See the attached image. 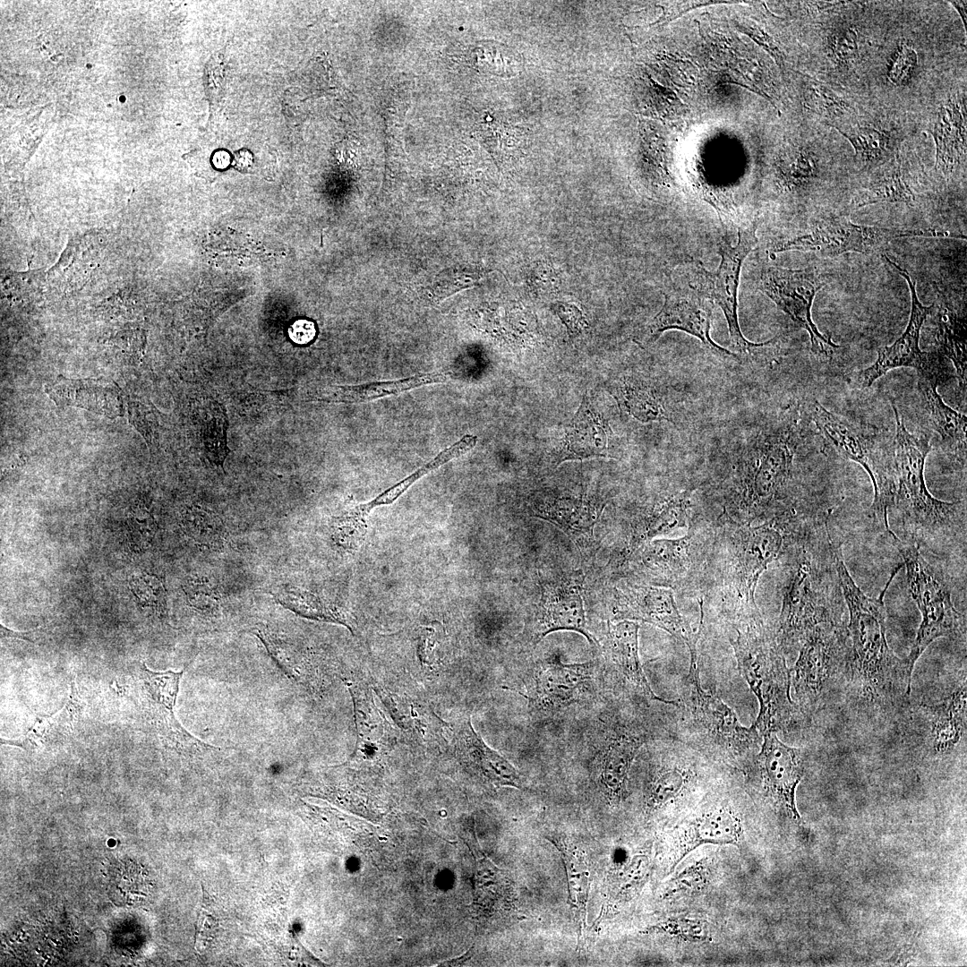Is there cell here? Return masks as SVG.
Instances as JSON below:
<instances>
[{
    "instance_id": "6da1fadb",
    "label": "cell",
    "mask_w": 967,
    "mask_h": 967,
    "mask_svg": "<svg viewBox=\"0 0 967 967\" xmlns=\"http://www.w3.org/2000/svg\"><path fill=\"white\" fill-rule=\"evenodd\" d=\"M834 540L826 524L815 544L796 550L784 589L775 635L783 652L800 647L806 637L823 623H843V594L833 555Z\"/></svg>"
},
{
    "instance_id": "7a4b0ae2",
    "label": "cell",
    "mask_w": 967,
    "mask_h": 967,
    "mask_svg": "<svg viewBox=\"0 0 967 967\" xmlns=\"http://www.w3.org/2000/svg\"><path fill=\"white\" fill-rule=\"evenodd\" d=\"M833 555L843 601L849 611L847 626L851 650V672L860 678L870 697H884L911 692V674L905 659L897 657L886 640L884 594L865 595L846 568L840 544L834 543Z\"/></svg>"
},
{
    "instance_id": "3957f363",
    "label": "cell",
    "mask_w": 967,
    "mask_h": 967,
    "mask_svg": "<svg viewBox=\"0 0 967 967\" xmlns=\"http://www.w3.org/2000/svg\"><path fill=\"white\" fill-rule=\"evenodd\" d=\"M678 706H672L675 738L713 762L746 769L758 751L761 736L744 726L719 697L702 689L698 655L679 684Z\"/></svg>"
},
{
    "instance_id": "277c9868",
    "label": "cell",
    "mask_w": 967,
    "mask_h": 967,
    "mask_svg": "<svg viewBox=\"0 0 967 967\" xmlns=\"http://www.w3.org/2000/svg\"><path fill=\"white\" fill-rule=\"evenodd\" d=\"M894 463L896 489L892 508L901 517L908 540L920 546L935 540L962 534L965 535L966 509L963 501H944L934 497L925 482V460L930 451L928 440L911 433L904 426L896 406Z\"/></svg>"
},
{
    "instance_id": "5b68a950",
    "label": "cell",
    "mask_w": 967,
    "mask_h": 967,
    "mask_svg": "<svg viewBox=\"0 0 967 967\" xmlns=\"http://www.w3.org/2000/svg\"><path fill=\"white\" fill-rule=\"evenodd\" d=\"M734 630L730 643L739 672L759 704L752 726L760 736L789 728L800 713L791 697L792 672L775 635L764 621Z\"/></svg>"
},
{
    "instance_id": "8992f818",
    "label": "cell",
    "mask_w": 967,
    "mask_h": 967,
    "mask_svg": "<svg viewBox=\"0 0 967 967\" xmlns=\"http://www.w3.org/2000/svg\"><path fill=\"white\" fill-rule=\"evenodd\" d=\"M799 442L797 422L790 418L757 433L744 447L737 484L741 503L749 512H766L785 498Z\"/></svg>"
},
{
    "instance_id": "52a82bcc",
    "label": "cell",
    "mask_w": 967,
    "mask_h": 967,
    "mask_svg": "<svg viewBox=\"0 0 967 967\" xmlns=\"http://www.w3.org/2000/svg\"><path fill=\"white\" fill-rule=\"evenodd\" d=\"M811 415L820 433L835 450L860 464L869 475L874 488L870 512L888 533L889 510L896 489L894 443L877 428L834 414L817 401L812 403Z\"/></svg>"
},
{
    "instance_id": "ba28073f",
    "label": "cell",
    "mask_w": 967,
    "mask_h": 967,
    "mask_svg": "<svg viewBox=\"0 0 967 967\" xmlns=\"http://www.w3.org/2000/svg\"><path fill=\"white\" fill-rule=\"evenodd\" d=\"M894 545L901 554L909 592L921 614V622L905 659L911 673L925 649L939 638H965V619L954 606L949 583L942 569L932 564L916 543L903 541L891 530Z\"/></svg>"
},
{
    "instance_id": "9c48e42d",
    "label": "cell",
    "mask_w": 967,
    "mask_h": 967,
    "mask_svg": "<svg viewBox=\"0 0 967 967\" xmlns=\"http://www.w3.org/2000/svg\"><path fill=\"white\" fill-rule=\"evenodd\" d=\"M732 530L728 543L732 603L727 618L734 629L764 621L755 593L760 576L785 547L786 531L783 520L777 518L756 526L740 525Z\"/></svg>"
},
{
    "instance_id": "30bf717a",
    "label": "cell",
    "mask_w": 967,
    "mask_h": 967,
    "mask_svg": "<svg viewBox=\"0 0 967 967\" xmlns=\"http://www.w3.org/2000/svg\"><path fill=\"white\" fill-rule=\"evenodd\" d=\"M183 674L184 671H152L144 663L138 665L133 688L144 724L162 749L184 757L219 749L191 734L175 715Z\"/></svg>"
},
{
    "instance_id": "8fae6325",
    "label": "cell",
    "mask_w": 967,
    "mask_h": 967,
    "mask_svg": "<svg viewBox=\"0 0 967 967\" xmlns=\"http://www.w3.org/2000/svg\"><path fill=\"white\" fill-rule=\"evenodd\" d=\"M851 671L847 627L823 623L806 637L791 672L795 704L800 714L811 712L823 699L836 675Z\"/></svg>"
},
{
    "instance_id": "7c38bea8",
    "label": "cell",
    "mask_w": 967,
    "mask_h": 967,
    "mask_svg": "<svg viewBox=\"0 0 967 967\" xmlns=\"http://www.w3.org/2000/svg\"><path fill=\"white\" fill-rule=\"evenodd\" d=\"M948 236L955 237L946 231L864 226L843 216L826 215L814 221L805 233L776 244L772 252L798 250L825 256L847 252L869 254L884 250L891 241L899 238Z\"/></svg>"
},
{
    "instance_id": "4fadbf2b",
    "label": "cell",
    "mask_w": 967,
    "mask_h": 967,
    "mask_svg": "<svg viewBox=\"0 0 967 967\" xmlns=\"http://www.w3.org/2000/svg\"><path fill=\"white\" fill-rule=\"evenodd\" d=\"M756 230L757 224L753 222L739 229L735 245L723 241L719 248L721 262L717 271H707L700 263L697 264V284L693 286L721 308L728 324L731 344L734 350L743 355H755L776 342V338L762 343L750 342L743 336L739 324L737 295L740 273L745 258L757 243Z\"/></svg>"
},
{
    "instance_id": "5bb4252c",
    "label": "cell",
    "mask_w": 967,
    "mask_h": 967,
    "mask_svg": "<svg viewBox=\"0 0 967 967\" xmlns=\"http://www.w3.org/2000/svg\"><path fill=\"white\" fill-rule=\"evenodd\" d=\"M824 285L825 281L812 269L765 265L759 273L757 288L808 331L815 355L828 356L838 346L818 330L811 317L814 297Z\"/></svg>"
},
{
    "instance_id": "9a60e30c",
    "label": "cell",
    "mask_w": 967,
    "mask_h": 967,
    "mask_svg": "<svg viewBox=\"0 0 967 967\" xmlns=\"http://www.w3.org/2000/svg\"><path fill=\"white\" fill-rule=\"evenodd\" d=\"M886 260L909 285L911 298V315L903 333L891 346L880 348L876 361L859 373V383L862 388L869 387L887 372L897 367L914 368L919 377L937 379L940 381L945 372L940 357L921 351L919 346L921 328L928 315L932 312L934 304L923 305L918 298L916 282L911 276L895 262L888 258Z\"/></svg>"
},
{
    "instance_id": "2e32d148",
    "label": "cell",
    "mask_w": 967,
    "mask_h": 967,
    "mask_svg": "<svg viewBox=\"0 0 967 967\" xmlns=\"http://www.w3.org/2000/svg\"><path fill=\"white\" fill-rule=\"evenodd\" d=\"M760 749L746 768L765 798L795 821L800 820L795 793L803 773V753L782 742L776 732L762 735Z\"/></svg>"
},
{
    "instance_id": "e0dca14e",
    "label": "cell",
    "mask_w": 967,
    "mask_h": 967,
    "mask_svg": "<svg viewBox=\"0 0 967 967\" xmlns=\"http://www.w3.org/2000/svg\"><path fill=\"white\" fill-rule=\"evenodd\" d=\"M616 620H640L665 630L683 642L689 655H697V642L702 633L704 612L694 632L677 607L673 591L668 587L628 584L616 590Z\"/></svg>"
},
{
    "instance_id": "ac0fdd59",
    "label": "cell",
    "mask_w": 967,
    "mask_h": 967,
    "mask_svg": "<svg viewBox=\"0 0 967 967\" xmlns=\"http://www.w3.org/2000/svg\"><path fill=\"white\" fill-rule=\"evenodd\" d=\"M661 310L647 324L645 342H655L666 330L678 329L697 338L715 355L740 361L739 355L715 343L710 335L713 302L693 288H675L663 294Z\"/></svg>"
},
{
    "instance_id": "d6986e66",
    "label": "cell",
    "mask_w": 967,
    "mask_h": 967,
    "mask_svg": "<svg viewBox=\"0 0 967 967\" xmlns=\"http://www.w3.org/2000/svg\"><path fill=\"white\" fill-rule=\"evenodd\" d=\"M681 826L675 842L671 871L700 845L739 846L743 838L741 813L727 795L709 796Z\"/></svg>"
},
{
    "instance_id": "ffe728a7",
    "label": "cell",
    "mask_w": 967,
    "mask_h": 967,
    "mask_svg": "<svg viewBox=\"0 0 967 967\" xmlns=\"http://www.w3.org/2000/svg\"><path fill=\"white\" fill-rule=\"evenodd\" d=\"M655 738L642 726L620 723L612 730L596 761L597 785L607 802L617 806L628 795L629 775L642 747Z\"/></svg>"
},
{
    "instance_id": "44dd1931",
    "label": "cell",
    "mask_w": 967,
    "mask_h": 967,
    "mask_svg": "<svg viewBox=\"0 0 967 967\" xmlns=\"http://www.w3.org/2000/svg\"><path fill=\"white\" fill-rule=\"evenodd\" d=\"M583 582V573L578 569L543 585L533 636L535 646L559 630L576 631L589 643H597L586 629Z\"/></svg>"
},
{
    "instance_id": "7402d4cb",
    "label": "cell",
    "mask_w": 967,
    "mask_h": 967,
    "mask_svg": "<svg viewBox=\"0 0 967 967\" xmlns=\"http://www.w3.org/2000/svg\"><path fill=\"white\" fill-rule=\"evenodd\" d=\"M639 624L634 620L608 621L606 650L620 691L629 699L649 705L659 702L676 705L657 696L649 685L639 657Z\"/></svg>"
},
{
    "instance_id": "603a6c76",
    "label": "cell",
    "mask_w": 967,
    "mask_h": 967,
    "mask_svg": "<svg viewBox=\"0 0 967 967\" xmlns=\"http://www.w3.org/2000/svg\"><path fill=\"white\" fill-rule=\"evenodd\" d=\"M593 663H563L550 658L536 671L534 687L525 697L531 707L544 712L573 704L591 680Z\"/></svg>"
},
{
    "instance_id": "cb8c5ba5",
    "label": "cell",
    "mask_w": 967,
    "mask_h": 967,
    "mask_svg": "<svg viewBox=\"0 0 967 967\" xmlns=\"http://www.w3.org/2000/svg\"><path fill=\"white\" fill-rule=\"evenodd\" d=\"M637 549L640 569L654 583L664 587L682 585L697 567V536L691 526L680 538L653 539Z\"/></svg>"
},
{
    "instance_id": "d4e9b609",
    "label": "cell",
    "mask_w": 967,
    "mask_h": 967,
    "mask_svg": "<svg viewBox=\"0 0 967 967\" xmlns=\"http://www.w3.org/2000/svg\"><path fill=\"white\" fill-rule=\"evenodd\" d=\"M613 392L621 407L640 422L667 421L675 424L679 419L677 398L662 382L639 374L622 375L614 382Z\"/></svg>"
},
{
    "instance_id": "484cf974",
    "label": "cell",
    "mask_w": 967,
    "mask_h": 967,
    "mask_svg": "<svg viewBox=\"0 0 967 967\" xmlns=\"http://www.w3.org/2000/svg\"><path fill=\"white\" fill-rule=\"evenodd\" d=\"M612 435L608 421L593 406L588 396L565 429V436L556 457V464L568 460L608 458Z\"/></svg>"
},
{
    "instance_id": "4316f807",
    "label": "cell",
    "mask_w": 967,
    "mask_h": 967,
    "mask_svg": "<svg viewBox=\"0 0 967 967\" xmlns=\"http://www.w3.org/2000/svg\"><path fill=\"white\" fill-rule=\"evenodd\" d=\"M529 507L535 517L556 525L584 547L593 541L595 526L604 506L581 497L546 496L535 498Z\"/></svg>"
},
{
    "instance_id": "83f0119b",
    "label": "cell",
    "mask_w": 967,
    "mask_h": 967,
    "mask_svg": "<svg viewBox=\"0 0 967 967\" xmlns=\"http://www.w3.org/2000/svg\"><path fill=\"white\" fill-rule=\"evenodd\" d=\"M928 131L936 144L935 168L949 178L965 160V98H950L937 109Z\"/></svg>"
},
{
    "instance_id": "f1b7e54d",
    "label": "cell",
    "mask_w": 967,
    "mask_h": 967,
    "mask_svg": "<svg viewBox=\"0 0 967 967\" xmlns=\"http://www.w3.org/2000/svg\"><path fill=\"white\" fill-rule=\"evenodd\" d=\"M46 392L60 406H73L109 418L124 414L122 391L112 381L60 375L46 386Z\"/></svg>"
},
{
    "instance_id": "f546056e",
    "label": "cell",
    "mask_w": 967,
    "mask_h": 967,
    "mask_svg": "<svg viewBox=\"0 0 967 967\" xmlns=\"http://www.w3.org/2000/svg\"><path fill=\"white\" fill-rule=\"evenodd\" d=\"M460 761L480 777L495 786L523 789L518 771L501 755L485 744L475 731L470 719L463 722L456 737Z\"/></svg>"
},
{
    "instance_id": "4dcf8cb0",
    "label": "cell",
    "mask_w": 967,
    "mask_h": 967,
    "mask_svg": "<svg viewBox=\"0 0 967 967\" xmlns=\"http://www.w3.org/2000/svg\"><path fill=\"white\" fill-rule=\"evenodd\" d=\"M81 710L82 704L73 681L70 697L62 708L51 715L38 717L31 727L18 738H1V744L31 752L59 747L74 733Z\"/></svg>"
},
{
    "instance_id": "1f68e13d",
    "label": "cell",
    "mask_w": 967,
    "mask_h": 967,
    "mask_svg": "<svg viewBox=\"0 0 967 967\" xmlns=\"http://www.w3.org/2000/svg\"><path fill=\"white\" fill-rule=\"evenodd\" d=\"M938 380L919 377L922 405L933 429L951 455L962 465L966 462L967 418L948 406L937 391Z\"/></svg>"
},
{
    "instance_id": "d6a6232c",
    "label": "cell",
    "mask_w": 967,
    "mask_h": 967,
    "mask_svg": "<svg viewBox=\"0 0 967 967\" xmlns=\"http://www.w3.org/2000/svg\"><path fill=\"white\" fill-rule=\"evenodd\" d=\"M561 853L568 883V903L573 912L578 933V948L582 946L586 928L590 875L584 851L563 836H545Z\"/></svg>"
},
{
    "instance_id": "836d02e7",
    "label": "cell",
    "mask_w": 967,
    "mask_h": 967,
    "mask_svg": "<svg viewBox=\"0 0 967 967\" xmlns=\"http://www.w3.org/2000/svg\"><path fill=\"white\" fill-rule=\"evenodd\" d=\"M448 380L444 372H432L398 381H375L351 386H333L322 390L319 401L336 403H360L396 395L415 388Z\"/></svg>"
},
{
    "instance_id": "e575fe53",
    "label": "cell",
    "mask_w": 967,
    "mask_h": 967,
    "mask_svg": "<svg viewBox=\"0 0 967 967\" xmlns=\"http://www.w3.org/2000/svg\"><path fill=\"white\" fill-rule=\"evenodd\" d=\"M693 491L688 487L656 504L639 524L632 547L637 549L655 537L687 526Z\"/></svg>"
},
{
    "instance_id": "d590c367",
    "label": "cell",
    "mask_w": 967,
    "mask_h": 967,
    "mask_svg": "<svg viewBox=\"0 0 967 967\" xmlns=\"http://www.w3.org/2000/svg\"><path fill=\"white\" fill-rule=\"evenodd\" d=\"M476 442L477 437L475 435L466 434L463 436L453 445L440 452L430 462L424 465L422 467L417 469L415 472H414L412 475L406 477L399 483L387 489L371 501L364 504H359L352 509L347 511V516L354 522L362 526H366V518L373 508L381 505L391 504L415 482L422 478L429 472L444 465L445 463L468 452L473 448H475Z\"/></svg>"
},
{
    "instance_id": "8d00e7d4",
    "label": "cell",
    "mask_w": 967,
    "mask_h": 967,
    "mask_svg": "<svg viewBox=\"0 0 967 967\" xmlns=\"http://www.w3.org/2000/svg\"><path fill=\"white\" fill-rule=\"evenodd\" d=\"M106 877L108 895L116 904L135 906L148 900L151 881L138 862L129 859L116 860L109 865Z\"/></svg>"
},
{
    "instance_id": "74e56055",
    "label": "cell",
    "mask_w": 967,
    "mask_h": 967,
    "mask_svg": "<svg viewBox=\"0 0 967 967\" xmlns=\"http://www.w3.org/2000/svg\"><path fill=\"white\" fill-rule=\"evenodd\" d=\"M272 595L281 606L300 617L341 624L353 631L352 620L345 611L308 590L284 585Z\"/></svg>"
},
{
    "instance_id": "f35d334b",
    "label": "cell",
    "mask_w": 967,
    "mask_h": 967,
    "mask_svg": "<svg viewBox=\"0 0 967 967\" xmlns=\"http://www.w3.org/2000/svg\"><path fill=\"white\" fill-rule=\"evenodd\" d=\"M834 128L850 141L856 159L863 166H882L894 158V155H897V143L891 132L869 126H858L849 130Z\"/></svg>"
},
{
    "instance_id": "ab89813d",
    "label": "cell",
    "mask_w": 967,
    "mask_h": 967,
    "mask_svg": "<svg viewBox=\"0 0 967 967\" xmlns=\"http://www.w3.org/2000/svg\"><path fill=\"white\" fill-rule=\"evenodd\" d=\"M915 201L914 194L906 183L901 171L897 158L885 167L870 182L856 200L857 207L881 202L911 203Z\"/></svg>"
},
{
    "instance_id": "60d3db41",
    "label": "cell",
    "mask_w": 967,
    "mask_h": 967,
    "mask_svg": "<svg viewBox=\"0 0 967 967\" xmlns=\"http://www.w3.org/2000/svg\"><path fill=\"white\" fill-rule=\"evenodd\" d=\"M936 709L937 715L933 725L934 746L940 751L948 750L958 742L965 723V685Z\"/></svg>"
},
{
    "instance_id": "b9f144b4",
    "label": "cell",
    "mask_w": 967,
    "mask_h": 967,
    "mask_svg": "<svg viewBox=\"0 0 967 967\" xmlns=\"http://www.w3.org/2000/svg\"><path fill=\"white\" fill-rule=\"evenodd\" d=\"M651 869V851L646 849L635 854L613 874L609 887L608 904L624 903L638 894L646 882Z\"/></svg>"
},
{
    "instance_id": "7bdbcfd3",
    "label": "cell",
    "mask_w": 967,
    "mask_h": 967,
    "mask_svg": "<svg viewBox=\"0 0 967 967\" xmlns=\"http://www.w3.org/2000/svg\"><path fill=\"white\" fill-rule=\"evenodd\" d=\"M939 338L943 353L954 364L960 383L966 388L965 320L949 309L939 313Z\"/></svg>"
},
{
    "instance_id": "ee69618b",
    "label": "cell",
    "mask_w": 967,
    "mask_h": 967,
    "mask_svg": "<svg viewBox=\"0 0 967 967\" xmlns=\"http://www.w3.org/2000/svg\"><path fill=\"white\" fill-rule=\"evenodd\" d=\"M184 531L197 543L221 548L226 542V530L221 518L215 513L200 508H192L182 517Z\"/></svg>"
},
{
    "instance_id": "f6af8a7d",
    "label": "cell",
    "mask_w": 967,
    "mask_h": 967,
    "mask_svg": "<svg viewBox=\"0 0 967 967\" xmlns=\"http://www.w3.org/2000/svg\"><path fill=\"white\" fill-rule=\"evenodd\" d=\"M710 877V864L706 859L699 860L675 873L667 882L663 896L672 899L698 894L706 888Z\"/></svg>"
},
{
    "instance_id": "bcb514c9",
    "label": "cell",
    "mask_w": 967,
    "mask_h": 967,
    "mask_svg": "<svg viewBox=\"0 0 967 967\" xmlns=\"http://www.w3.org/2000/svg\"><path fill=\"white\" fill-rule=\"evenodd\" d=\"M129 586L141 608L150 610L158 619L166 617L167 595L161 578L141 572L131 578Z\"/></svg>"
},
{
    "instance_id": "7dc6e473",
    "label": "cell",
    "mask_w": 967,
    "mask_h": 967,
    "mask_svg": "<svg viewBox=\"0 0 967 967\" xmlns=\"http://www.w3.org/2000/svg\"><path fill=\"white\" fill-rule=\"evenodd\" d=\"M184 590L189 606L208 620L222 616V596L218 587L206 578H193L186 582Z\"/></svg>"
},
{
    "instance_id": "c3c4849f",
    "label": "cell",
    "mask_w": 967,
    "mask_h": 967,
    "mask_svg": "<svg viewBox=\"0 0 967 967\" xmlns=\"http://www.w3.org/2000/svg\"><path fill=\"white\" fill-rule=\"evenodd\" d=\"M808 107L820 116L828 118L842 117L853 108L826 85L808 78L805 88Z\"/></svg>"
},
{
    "instance_id": "681fc988",
    "label": "cell",
    "mask_w": 967,
    "mask_h": 967,
    "mask_svg": "<svg viewBox=\"0 0 967 967\" xmlns=\"http://www.w3.org/2000/svg\"><path fill=\"white\" fill-rule=\"evenodd\" d=\"M648 931L667 934L684 942L706 943L712 940L706 921L684 916L669 918L649 927Z\"/></svg>"
},
{
    "instance_id": "f907efd6",
    "label": "cell",
    "mask_w": 967,
    "mask_h": 967,
    "mask_svg": "<svg viewBox=\"0 0 967 967\" xmlns=\"http://www.w3.org/2000/svg\"><path fill=\"white\" fill-rule=\"evenodd\" d=\"M227 416L223 405L216 402L214 415L209 422L204 432V440L210 459L217 466H222L227 454Z\"/></svg>"
},
{
    "instance_id": "816d5d0a",
    "label": "cell",
    "mask_w": 967,
    "mask_h": 967,
    "mask_svg": "<svg viewBox=\"0 0 967 967\" xmlns=\"http://www.w3.org/2000/svg\"><path fill=\"white\" fill-rule=\"evenodd\" d=\"M829 49L833 60L839 66H849L859 56L857 33L852 28H840L830 37Z\"/></svg>"
},
{
    "instance_id": "f5cc1de1",
    "label": "cell",
    "mask_w": 967,
    "mask_h": 967,
    "mask_svg": "<svg viewBox=\"0 0 967 967\" xmlns=\"http://www.w3.org/2000/svg\"><path fill=\"white\" fill-rule=\"evenodd\" d=\"M128 536L131 543L137 550L146 549L150 544L156 530L154 518L142 509L133 510L127 519Z\"/></svg>"
},
{
    "instance_id": "db71d44e",
    "label": "cell",
    "mask_w": 967,
    "mask_h": 967,
    "mask_svg": "<svg viewBox=\"0 0 967 967\" xmlns=\"http://www.w3.org/2000/svg\"><path fill=\"white\" fill-rule=\"evenodd\" d=\"M917 63L915 49L908 44L901 45L892 57L887 70L889 81L895 85L905 84L911 78Z\"/></svg>"
},
{
    "instance_id": "11a10c76",
    "label": "cell",
    "mask_w": 967,
    "mask_h": 967,
    "mask_svg": "<svg viewBox=\"0 0 967 967\" xmlns=\"http://www.w3.org/2000/svg\"><path fill=\"white\" fill-rule=\"evenodd\" d=\"M527 285L534 293L551 294L558 292L561 278L550 264L538 261L527 272Z\"/></svg>"
},
{
    "instance_id": "9f6ffc18",
    "label": "cell",
    "mask_w": 967,
    "mask_h": 967,
    "mask_svg": "<svg viewBox=\"0 0 967 967\" xmlns=\"http://www.w3.org/2000/svg\"><path fill=\"white\" fill-rule=\"evenodd\" d=\"M550 309L564 324L571 339L578 337L588 327L583 312L573 304L556 301L551 304Z\"/></svg>"
},
{
    "instance_id": "6f0895ef",
    "label": "cell",
    "mask_w": 967,
    "mask_h": 967,
    "mask_svg": "<svg viewBox=\"0 0 967 967\" xmlns=\"http://www.w3.org/2000/svg\"><path fill=\"white\" fill-rule=\"evenodd\" d=\"M212 905V900L209 898L208 894L204 891L197 924L196 948L199 952L207 947L217 928L218 920Z\"/></svg>"
},
{
    "instance_id": "680465c9",
    "label": "cell",
    "mask_w": 967,
    "mask_h": 967,
    "mask_svg": "<svg viewBox=\"0 0 967 967\" xmlns=\"http://www.w3.org/2000/svg\"><path fill=\"white\" fill-rule=\"evenodd\" d=\"M208 90L212 100H219L225 85L226 68L223 56H215L208 67Z\"/></svg>"
},
{
    "instance_id": "91938a15",
    "label": "cell",
    "mask_w": 967,
    "mask_h": 967,
    "mask_svg": "<svg viewBox=\"0 0 967 967\" xmlns=\"http://www.w3.org/2000/svg\"><path fill=\"white\" fill-rule=\"evenodd\" d=\"M315 333L314 323L307 320H297L288 329L292 341L300 345L312 341Z\"/></svg>"
},
{
    "instance_id": "94428289",
    "label": "cell",
    "mask_w": 967,
    "mask_h": 967,
    "mask_svg": "<svg viewBox=\"0 0 967 967\" xmlns=\"http://www.w3.org/2000/svg\"><path fill=\"white\" fill-rule=\"evenodd\" d=\"M36 631H37V629H33V630H30V631H13V630L6 628L5 626H4L2 623L0 624V632H1V638H18V639H21V640H25V641H30V642L32 643V642H34V640L32 638H33L32 635Z\"/></svg>"
},
{
    "instance_id": "6125c7cd",
    "label": "cell",
    "mask_w": 967,
    "mask_h": 967,
    "mask_svg": "<svg viewBox=\"0 0 967 967\" xmlns=\"http://www.w3.org/2000/svg\"><path fill=\"white\" fill-rule=\"evenodd\" d=\"M252 163V155L247 150H241L235 154L234 164L238 169L248 168Z\"/></svg>"
},
{
    "instance_id": "be15d7a7",
    "label": "cell",
    "mask_w": 967,
    "mask_h": 967,
    "mask_svg": "<svg viewBox=\"0 0 967 967\" xmlns=\"http://www.w3.org/2000/svg\"><path fill=\"white\" fill-rule=\"evenodd\" d=\"M212 161L217 168L223 169L229 165L230 156L227 152L220 150L214 154Z\"/></svg>"
},
{
    "instance_id": "e7e4bbea",
    "label": "cell",
    "mask_w": 967,
    "mask_h": 967,
    "mask_svg": "<svg viewBox=\"0 0 967 967\" xmlns=\"http://www.w3.org/2000/svg\"><path fill=\"white\" fill-rule=\"evenodd\" d=\"M950 4L956 9L960 17L963 20L964 27H966V2L965 1H950Z\"/></svg>"
}]
</instances>
